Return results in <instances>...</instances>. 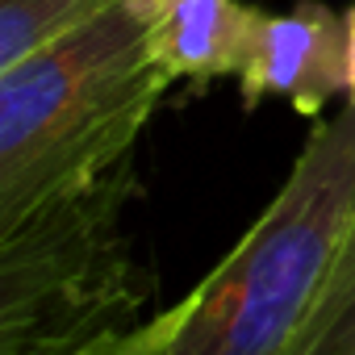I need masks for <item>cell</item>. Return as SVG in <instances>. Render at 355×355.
Wrapping results in <instances>:
<instances>
[{
	"mask_svg": "<svg viewBox=\"0 0 355 355\" xmlns=\"http://www.w3.org/2000/svg\"><path fill=\"white\" fill-rule=\"evenodd\" d=\"M171 84L155 0H117L84 30L0 67V230L134 159Z\"/></svg>",
	"mask_w": 355,
	"mask_h": 355,
	"instance_id": "obj_1",
	"label": "cell"
},
{
	"mask_svg": "<svg viewBox=\"0 0 355 355\" xmlns=\"http://www.w3.org/2000/svg\"><path fill=\"white\" fill-rule=\"evenodd\" d=\"M355 214V101L318 121L284 184L189 293L163 355H288Z\"/></svg>",
	"mask_w": 355,
	"mask_h": 355,
	"instance_id": "obj_2",
	"label": "cell"
},
{
	"mask_svg": "<svg viewBox=\"0 0 355 355\" xmlns=\"http://www.w3.org/2000/svg\"><path fill=\"white\" fill-rule=\"evenodd\" d=\"M134 159L0 230V355H71L121 330L146 301L121 214Z\"/></svg>",
	"mask_w": 355,
	"mask_h": 355,
	"instance_id": "obj_3",
	"label": "cell"
},
{
	"mask_svg": "<svg viewBox=\"0 0 355 355\" xmlns=\"http://www.w3.org/2000/svg\"><path fill=\"white\" fill-rule=\"evenodd\" d=\"M234 80L247 113L280 96L301 117H322V109L351 88L347 13H334L322 0H301L288 13L251 9L247 55Z\"/></svg>",
	"mask_w": 355,
	"mask_h": 355,
	"instance_id": "obj_4",
	"label": "cell"
},
{
	"mask_svg": "<svg viewBox=\"0 0 355 355\" xmlns=\"http://www.w3.org/2000/svg\"><path fill=\"white\" fill-rule=\"evenodd\" d=\"M251 9L243 0H155V46L171 80L239 76Z\"/></svg>",
	"mask_w": 355,
	"mask_h": 355,
	"instance_id": "obj_5",
	"label": "cell"
},
{
	"mask_svg": "<svg viewBox=\"0 0 355 355\" xmlns=\"http://www.w3.org/2000/svg\"><path fill=\"white\" fill-rule=\"evenodd\" d=\"M288 355H355V214L326 263Z\"/></svg>",
	"mask_w": 355,
	"mask_h": 355,
	"instance_id": "obj_6",
	"label": "cell"
},
{
	"mask_svg": "<svg viewBox=\"0 0 355 355\" xmlns=\"http://www.w3.org/2000/svg\"><path fill=\"white\" fill-rule=\"evenodd\" d=\"M113 5L117 0H0V67H13L84 30Z\"/></svg>",
	"mask_w": 355,
	"mask_h": 355,
	"instance_id": "obj_7",
	"label": "cell"
},
{
	"mask_svg": "<svg viewBox=\"0 0 355 355\" xmlns=\"http://www.w3.org/2000/svg\"><path fill=\"white\" fill-rule=\"evenodd\" d=\"M184 318H189V297H180L175 305L159 309L146 322H130L121 330H109V334L92 338L88 347H80L71 355H163L171 347L175 330L184 326Z\"/></svg>",
	"mask_w": 355,
	"mask_h": 355,
	"instance_id": "obj_8",
	"label": "cell"
},
{
	"mask_svg": "<svg viewBox=\"0 0 355 355\" xmlns=\"http://www.w3.org/2000/svg\"><path fill=\"white\" fill-rule=\"evenodd\" d=\"M347 46H351V88H347V101H355V5L347 9Z\"/></svg>",
	"mask_w": 355,
	"mask_h": 355,
	"instance_id": "obj_9",
	"label": "cell"
}]
</instances>
